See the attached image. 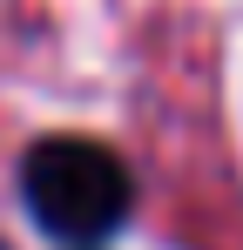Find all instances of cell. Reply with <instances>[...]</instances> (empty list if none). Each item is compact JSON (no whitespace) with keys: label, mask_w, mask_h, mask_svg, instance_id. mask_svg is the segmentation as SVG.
<instances>
[{"label":"cell","mask_w":243,"mask_h":250,"mask_svg":"<svg viewBox=\"0 0 243 250\" xmlns=\"http://www.w3.org/2000/svg\"><path fill=\"white\" fill-rule=\"evenodd\" d=\"M20 196L47 237H68V244H101L115 237L135 189H128V169L115 149L88 142V135H47L27 149L20 163Z\"/></svg>","instance_id":"obj_1"}]
</instances>
